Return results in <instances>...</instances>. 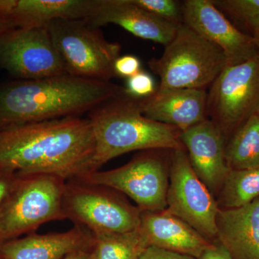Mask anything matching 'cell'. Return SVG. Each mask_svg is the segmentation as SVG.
Segmentation results:
<instances>
[{"label": "cell", "mask_w": 259, "mask_h": 259, "mask_svg": "<svg viewBox=\"0 0 259 259\" xmlns=\"http://www.w3.org/2000/svg\"><path fill=\"white\" fill-rule=\"evenodd\" d=\"M180 139L194 171L211 193L218 195L230 171L222 131L207 118L182 132Z\"/></svg>", "instance_id": "4fadbf2b"}, {"label": "cell", "mask_w": 259, "mask_h": 259, "mask_svg": "<svg viewBox=\"0 0 259 259\" xmlns=\"http://www.w3.org/2000/svg\"><path fill=\"white\" fill-rule=\"evenodd\" d=\"M136 5L154 16L180 26L183 24L182 3L175 0H134Z\"/></svg>", "instance_id": "cb8c5ba5"}, {"label": "cell", "mask_w": 259, "mask_h": 259, "mask_svg": "<svg viewBox=\"0 0 259 259\" xmlns=\"http://www.w3.org/2000/svg\"><path fill=\"white\" fill-rule=\"evenodd\" d=\"M0 209V245L30 234L51 221L66 220V181L53 175H20Z\"/></svg>", "instance_id": "5b68a950"}, {"label": "cell", "mask_w": 259, "mask_h": 259, "mask_svg": "<svg viewBox=\"0 0 259 259\" xmlns=\"http://www.w3.org/2000/svg\"><path fill=\"white\" fill-rule=\"evenodd\" d=\"M141 259H197L191 255L182 254L171 250L149 246L145 250Z\"/></svg>", "instance_id": "4316f807"}, {"label": "cell", "mask_w": 259, "mask_h": 259, "mask_svg": "<svg viewBox=\"0 0 259 259\" xmlns=\"http://www.w3.org/2000/svg\"><path fill=\"white\" fill-rule=\"evenodd\" d=\"M94 247L91 248L76 250L66 255L62 259H95Z\"/></svg>", "instance_id": "f546056e"}, {"label": "cell", "mask_w": 259, "mask_h": 259, "mask_svg": "<svg viewBox=\"0 0 259 259\" xmlns=\"http://www.w3.org/2000/svg\"><path fill=\"white\" fill-rule=\"evenodd\" d=\"M13 28H16L9 19L7 18L4 15L0 14V34Z\"/></svg>", "instance_id": "4dcf8cb0"}, {"label": "cell", "mask_w": 259, "mask_h": 259, "mask_svg": "<svg viewBox=\"0 0 259 259\" xmlns=\"http://www.w3.org/2000/svg\"><path fill=\"white\" fill-rule=\"evenodd\" d=\"M95 0H0V14L15 28L46 27L58 19L87 20Z\"/></svg>", "instance_id": "d6986e66"}, {"label": "cell", "mask_w": 259, "mask_h": 259, "mask_svg": "<svg viewBox=\"0 0 259 259\" xmlns=\"http://www.w3.org/2000/svg\"><path fill=\"white\" fill-rule=\"evenodd\" d=\"M163 149L148 150L136 155L123 166L89 173L78 180L103 186L133 199L141 211L166 209L169 171L161 155Z\"/></svg>", "instance_id": "9c48e42d"}, {"label": "cell", "mask_w": 259, "mask_h": 259, "mask_svg": "<svg viewBox=\"0 0 259 259\" xmlns=\"http://www.w3.org/2000/svg\"><path fill=\"white\" fill-rule=\"evenodd\" d=\"M198 259H232L226 248L218 241L213 243Z\"/></svg>", "instance_id": "f1b7e54d"}, {"label": "cell", "mask_w": 259, "mask_h": 259, "mask_svg": "<svg viewBox=\"0 0 259 259\" xmlns=\"http://www.w3.org/2000/svg\"><path fill=\"white\" fill-rule=\"evenodd\" d=\"M94 236V235H93ZM95 236V259H141L148 245L139 228Z\"/></svg>", "instance_id": "7402d4cb"}, {"label": "cell", "mask_w": 259, "mask_h": 259, "mask_svg": "<svg viewBox=\"0 0 259 259\" xmlns=\"http://www.w3.org/2000/svg\"><path fill=\"white\" fill-rule=\"evenodd\" d=\"M66 74L110 81L121 46L110 42L99 28L83 19H58L47 25Z\"/></svg>", "instance_id": "8992f818"}, {"label": "cell", "mask_w": 259, "mask_h": 259, "mask_svg": "<svg viewBox=\"0 0 259 259\" xmlns=\"http://www.w3.org/2000/svg\"><path fill=\"white\" fill-rule=\"evenodd\" d=\"M217 240L232 259H259V197L235 209H220Z\"/></svg>", "instance_id": "ac0fdd59"}, {"label": "cell", "mask_w": 259, "mask_h": 259, "mask_svg": "<svg viewBox=\"0 0 259 259\" xmlns=\"http://www.w3.org/2000/svg\"><path fill=\"white\" fill-rule=\"evenodd\" d=\"M182 5L183 24L219 47L227 66L241 64L258 54L252 35L238 30L212 0H185Z\"/></svg>", "instance_id": "7c38bea8"}, {"label": "cell", "mask_w": 259, "mask_h": 259, "mask_svg": "<svg viewBox=\"0 0 259 259\" xmlns=\"http://www.w3.org/2000/svg\"><path fill=\"white\" fill-rule=\"evenodd\" d=\"M156 90L152 76L146 71H141L127 79L124 92L133 98L141 100L152 96Z\"/></svg>", "instance_id": "d4e9b609"}, {"label": "cell", "mask_w": 259, "mask_h": 259, "mask_svg": "<svg viewBox=\"0 0 259 259\" xmlns=\"http://www.w3.org/2000/svg\"><path fill=\"white\" fill-rule=\"evenodd\" d=\"M96 149L89 119L63 117L0 127V169L65 181L93 172Z\"/></svg>", "instance_id": "6da1fadb"}, {"label": "cell", "mask_w": 259, "mask_h": 259, "mask_svg": "<svg viewBox=\"0 0 259 259\" xmlns=\"http://www.w3.org/2000/svg\"><path fill=\"white\" fill-rule=\"evenodd\" d=\"M139 229L149 246L197 259L214 243L166 209L157 212L141 211Z\"/></svg>", "instance_id": "2e32d148"}, {"label": "cell", "mask_w": 259, "mask_h": 259, "mask_svg": "<svg viewBox=\"0 0 259 259\" xmlns=\"http://www.w3.org/2000/svg\"><path fill=\"white\" fill-rule=\"evenodd\" d=\"M123 90L110 81L69 74L15 81L0 89V127L76 117Z\"/></svg>", "instance_id": "7a4b0ae2"}, {"label": "cell", "mask_w": 259, "mask_h": 259, "mask_svg": "<svg viewBox=\"0 0 259 259\" xmlns=\"http://www.w3.org/2000/svg\"><path fill=\"white\" fill-rule=\"evenodd\" d=\"M252 37L254 39L255 45H256L257 48H258L259 52V28H257L256 30H255L254 31H253Z\"/></svg>", "instance_id": "1f68e13d"}, {"label": "cell", "mask_w": 259, "mask_h": 259, "mask_svg": "<svg viewBox=\"0 0 259 259\" xmlns=\"http://www.w3.org/2000/svg\"><path fill=\"white\" fill-rule=\"evenodd\" d=\"M225 15L240 20L254 31L259 28V0H212Z\"/></svg>", "instance_id": "603a6c76"}, {"label": "cell", "mask_w": 259, "mask_h": 259, "mask_svg": "<svg viewBox=\"0 0 259 259\" xmlns=\"http://www.w3.org/2000/svg\"><path fill=\"white\" fill-rule=\"evenodd\" d=\"M207 90L176 89L156 90L152 96L137 100L146 117L183 132L207 119Z\"/></svg>", "instance_id": "9a60e30c"}, {"label": "cell", "mask_w": 259, "mask_h": 259, "mask_svg": "<svg viewBox=\"0 0 259 259\" xmlns=\"http://www.w3.org/2000/svg\"><path fill=\"white\" fill-rule=\"evenodd\" d=\"M17 177L18 175L14 171L0 169V209L13 189Z\"/></svg>", "instance_id": "83f0119b"}, {"label": "cell", "mask_w": 259, "mask_h": 259, "mask_svg": "<svg viewBox=\"0 0 259 259\" xmlns=\"http://www.w3.org/2000/svg\"><path fill=\"white\" fill-rule=\"evenodd\" d=\"M87 22L95 27L115 24L135 36L166 46L179 26L154 16L134 0H95Z\"/></svg>", "instance_id": "5bb4252c"}, {"label": "cell", "mask_w": 259, "mask_h": 259, "mask_svg": "<svg viewBox=\"0 0 259 259\" xmlns=\"http://www.w3.org/2000/svg\"><path fill=\"white\" fill-rule=\"evenodd\" d=\"M220 209H235L259 197V167L231 170L218 194Z\"/></svg>", "instance_id": "44dd1931"}, {"label": "cell", "mask_w": 259, "mask_h": 259, "mask_svg": "<svg viewBox=\"0 0 259 259\" xmlns=\"http://www.w3.org/2000/svg\"><path fill=\"white\" fill-rule=\"evenodd\" d=\"M225 154L231 170L259 167V112L250 117L230 138Z\"/></svg>", "instance_id": "ffe728a7"}, {"label": "cell", "mask_w": 259, "mask_h": 259, "mask_svg": "<svg viewBox=\"0 0 259 259\" xmlns=\"http://www.w3.org/2000/svg\"><path fill=\"white\" fill-rule=\"evenodd\" d=\"M66 219L94 236L138 229L141 209L117 191L80 180L66 181L62 199Z\"/></svg>", "instance_id": "52a82bcc"}, {"label": "cell", "mask_w": 259, "mask_h": 259, "mask_svg": "<svg viewBox=\"0 0 259 259\" xmlns=\"http://www.w3.org/2000/svg\"><path fill=\"white\" fill-rule=\"evenodd\" d=\"M0 66L23 80L66 74L47 26L16 28L0 34Z\"/></svg>", "instance_id": "8fae6325"}, {"label": "cell", "mask_w": 259, "mask_h": 259, "mask_svg": "<svg viewBox=\"0 0 259 259\" xmlns=\"http://www.w3.org/2000/svg\"><path fill=\"white\" fill-rule=\"evenodd\" d=\"M141 61L136 56H120L114 64V71L116 76L129 79L141 71Z\"/></svg>", "instance_id": "484cf974"}, {"label": "cell", "mask_w": 259, "mask_h": 259, "mask_svg": "<svg viewBox=\"0 0 259 259\" xmlns=\"http://www.w3.org/2000/svg\"><path fill=\"white\" fill-rule=\"evenodd\" d=\"M91 232L74 226L69 231L47 234L30 233L0 245L4 259H62L66 255L95 246Z\"/></svg>", "instance_id": "e0dca14e"}, {"label": "cell", "mask_w": 259, "mask_h": 259, "mask_svg": "<svg viewBox=\"0 0 259 259\" xmlns=\"http://www.w3.org/2000/svg\"><path fill=\"white\" fill-rule=\"evenodd\" d=\"M0 259H4V258H3V257H2L1 255H0Z\"/></svg>", "instance_id": "d6a6232c"}, {"label": "cell", "mask_w": 259, "mask_h": 259, "mask_svg": "<svg viewBox=\"0 0 259 259\" xmlns=\"http://www.w3.org/2000/svg\"><path fill=\"white\" fill-rule=\"evenodd\" d=\"M96 149L93 172L107 162L135 151L183 148L182 131L143 115L137 99L122 92L89 114Z\"/></svg>", "instance_id": "3957f363"}, {"label": "cell", "mask_w": 259, "mask_h": 259, "mask_svg": "<svg viewBox=\"0 0 259 259\" xmlns=\"http://www.w3.org/2000/svg\"><path fill=\"white\" fill-rule=\"evenodd\" d=\"M259 112V53L249 60L227 66L209 88L207 118L221 129L226 141Z\"/></svg>", "instance_id": "ba28073f"}, {"label": "cell", "mask_w": 259, "mask_h": 259, "mask_svg": "<svg viewBox=\"0 0 259 259\" xmlns=\"http://www.w3.org/2000/svg\"><path fill=\"white\" fill-rule=\"evenodd\" d=\"M148 66L159 76L158 91L207 90L226 67L227 60L219 47L182 24L161 57L148 61Z\"/></svg>", "instance_id": "277c9868"}, {"label": "cell", "mask_w": 259, "mask_h": 259, "mask_svg": "<svg viewBox=\"0 0 259 259\" xmlns=\"http://www.w3.org/2000/svg\"><path fill=\"white\" fill-rule=\"evenodd\" d=\"M166 209L209 241L217 240V200L196 175L185 148L173 150L170 161Z\"/></svg>", "instance_id": "30bf717a"}]
</instances>
